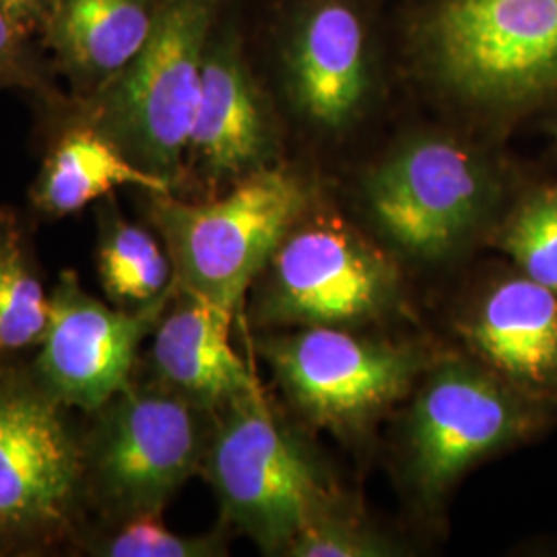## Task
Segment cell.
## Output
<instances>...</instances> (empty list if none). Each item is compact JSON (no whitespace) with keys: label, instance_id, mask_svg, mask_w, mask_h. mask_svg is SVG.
Masks as SVG:
<instances>
[{"label":"cell","instance_id":"cell-20","mask_svg":"<svg viewBox=\"0 0 557 557\" xmlns=\"http://www.w3.org/2000/svg\"><path fill=\"white\" fill-rule=\"evenodd\" d=\"M502 246L527 277L557 294V188L539 193L518 209Z\"/></svg>","mask_w":557,"mask_h":557},{"label":"cell","instance_id":"cell-25","mask_svg":"<svg viewBox=\"0 0 557 557\" xmlns=\"http://www.w3.org/2000/svg\"><path fill=\"white\" fill-rule=\"evenodd\" d=\"M0 554H2V552H0Z\"/></svg>","mask_w":557,"mask_h":557},{"label":"cell","instance_id":"cell-17","mask_svg":"<svg viewBox=\"0 0 557 557\" xmlns=\"http://www.w3.org/2000/svg\"><path fill=\"white\" fill-rule=\"evenodd\" d=\"M122 186L156 195H170L174 188L133 163L94 124L81 119L50 147L34 182L32 202L48 218H66Z\"/></svg>","mask_w":557,"mask_h":557},{"label":"cell","instance_id":"cell-10","mask_svg":"<svg viewBox=\"0 0 557 557\" xmlns=\"http://www.w3.org/2000/svg\"><path fill=\"white\" fill-rule=\"evenodd\" d=\"M267 356L289 397L324 423H354L379 413L407 391L418 370L409 351L335 326H310L275 341Z\"/></svg>","mask_w":557,"mask_h":557},{"label":"cell","instance_id":"cell-24","mask_svg":"<svg viewBox=\"0 0 557 557\" xmlns=\"http://www.w3.org/2000/svg\"><path fill=\"white\" fill-rule=\"evenodd\" d=\"M50 0H0V9L20 27L23 36H29L44 23Z\"/></svg>","mask_w":557,"mask_h":557},{"label":"cell","instance_id":"cell-4","mask_svg":"<svg viewBox=\"0 0 557 557\" xmlns=\"http://www.w3.org/2000/svg\"><path fill=\"white\" fill-rule=\"evenodd\" d=\"M223 517L262 549H287L329 515L314 460L269 411L262 391L213 411L202 469Z\"/></svg>","mask_w":557,"mask_h":557},{"label":"cell","instance_id":"cell-23","mask_svg":"<svg viewBox=\"0 0 557 557\" xmlns=\"http://www.w3.org/2000/svg\"><path fill=\"white\" fill-rule=\"evenodd\" d=\"M20 27L0 9V85L36 87L38 75Z\"/></svg>","mask_w":557,"mask_h":557},{"label":"cell","instance_id":"cell-2","mask_svg":"<svg viewBox=\"0 0 557 557\" xmlns=\"http://www.w3.org/2000/svg\"><path fill=\"white\" fill-rule=\"evenodd\" d=\"M149 195V220L160 232L180 289L236 314L246 289L271 262L306 209L296 176L260 168L220 199L186 202Z\"/></svg>","mask_w":557,"mask_h":557},{"label":"cell","instance_id":"cell-18","mask_svg":"<svg viewBox=\"0 0 557 557\" xmlns=\"http://www.w3.org/2000/svg\"><path fill=\"white\" fill-rule=\"evenodd\" d=\"M98 275L106 298L120 308H143L174 287V267L153 234L124 220L106 200L100 211Z\"/></svg>","mask_w":557,"mask_h":557},{"label":"cell","instance_id":"cell-3","mask_svg":"<svg viewBox=\"0 0 557 557\" xmlns=\"http://www.w3.org/2000/svg\"><path fill=\"white\" fill-rule=\"evenodd\" d=\"M209 416L156 382H131L91 413L81 436L85 499L108 522L161 515L202 469L213 423Z\"/></svg>","mask_w":557,"mask_h":557},{"label":"cell","instance_id":"cell-14","mask_svg":"<svg viewBox=\"0 0 557 557\" xmlns=\"http://www.w3.org/2000/svg\"><path fill=\"white\" fill-rule=\"evenodd\" d=\"M287 73L301 112L322 126L356 116L370 85L368 34L347 0H319L298 23L287 48Z\"/></svg>","mask_w":557,"mask_h":557},{"label":"cell","instance_id":"cell-6","mask_svg":"<svg viewBox=\"0 0 557 557\" xmlns=\"http://www.w3.org/2000/svg\"><path fill=\"white\" fill-rule=\"evenodd\" d=\"M66 409L32 370H0V552L62 537L85 502Z\"/></svg>","mask_w":557,"mask_h":557},{"label":"cell","instance_id":"cell-21","mask_svg":"<svg viewBox=\"0 0 557 557\" xmlns=\"http://www.w3.org/2000/svg\"><path fill=\"white\" fill-rule=\"evenodd\" d=\"M112 529L87 543V552L98 557H211L223 554L215 535L184 537L168 529L160 515H139L110 522Z\"/></svg>","mask_w":557,"mask_h":557},{"label":"cell","instance_id":"cell-11","mask_svg":"<svg viewBox=\"0 0 557 557\" xmlns=\"http://www.w3.org/2000/svg\"><path fill=\"white\" fill-rule=\"evenodd\" d=\"M529 416L496 380L448 363L419 393L409 442L411 467L428 496L444 492L479 460L527 430Z\"/></svg>","mask_w":557,"mask_h":557},{"label":"cell","instance_id":"cell-16","mask_svg":"<svg viewBox=\"0 0 557 557\" xmlns=\"http://www.w3.org/2000/svg\"><path fill=\"white\" fill-rule=\"evenodd\" d=\"M479 354L527 388L557 384V294L531 277L496 285L471 324Z\"/></svg>","mask_w":557,"mask_h":557},{"label":"cell","instance_id":"cell-8","mask_svg":"<svg viewBox=\"0 0 557 557\" xmlns=\"http://www.w3.org/2000/svg\"><path fill=\"white\" fill-rule=\"evenodd\" d=\"M490 200V180L465 147L419 139L384 161L368 182L380 230L419 259H438L473 232Z\"/></svg>","mask_w":557,"mask_h":557},{"label":"cell","instance_id":"cell-1","mask_svg":"<svg viewBox=\"0 0 557 557\" xmlns=\"http://www.w3.org/2000/svg\"><path fill=\"white\" fill-rule=\"evenodd\" d=\"M218 4L220 0H160L139 54L87 98L83 120L133 163L172 186L188 156Z\"/></svg>","mask_w":557,"mask_h":557},{"label":"cell","instance_id":"cell-9","mask_svg":"<svg viewBox=\"0 0 557 557\" xmlns=\"http://www.w3.org/2000/svg\"><path fill=\"white\" fill-rule=\"evenodd\" d=\"M386 260L333 223L289 234L271 259L264 319L337 326L368 319L393 294Z\"/></svg>","mask_w":557,"mask_h":557},{"label":"cell","instance_id":"cell-19","mask_svg":"<svg viewBox=\"0 0 557 557\" xmlns=\"http://www.w3.org/2000/svg\"><path fill=\"white\" fill-rule=\"evenodd\" d=\"M50 319V292L44 289L32 250L17 221L0 213V361L38 347Z\"/></svg>","mask_w":557,"mask_h":557},{"label":"cell","instance_id":"cell-12","mask_svg":"<svg viewBox=\"0 0 557 557\" xmlns=\"http://www.w3.org/2000/svg\"><path fill=\"white\" fill-rule=\"evenodd\" d=\"M234 317L176 285L153 329V382L211 413L260 393L259 380L230 341Z\"/></svg>","mask_w":557,"mask_h":557},{"label":"cell","instance_id":"cell-7","mask_svg":"<svg viewBox=\"0 0 557 557\" xmlns=\"http://www.w3.org/2000/svg\"><path fill=\"white\" fill-rule=\"evenodd\" d=\"M174 287L143 308L94 298L75 271H62L50 292V319L32 372L69 409L94 413L133 382L143 341L153 335Z\"/></svg>","mask_w":557,"mask_h":557},{"label":"cell","instance_id":"cell-22","mask_svg":"<svg viewBox=\"0 0 557 557\" xmlns=\"http://www.w3.org/2000/svg\"><path fill=\"white\" fill-rule=\"evenodd\" d=\"M285 554L296 557H379L388 556L391 552L384 541L354 522L326 515L304 529Z\"/></svg>","mask_w":557,"mask_h":557},{"label":"cell","instance_id":"cell-13","mask_svg":"<svg viewBox=\"0 0 557 557\" xmlns=\"http://www.w3.org/2000/svg\"><path fill=\"white\" fill-rule=\"evenodd\" d=\"M269 153L267 114L238 40H211L186 160L209 182H238L264 168Z\"/></svg>","mask_w":557,"mask_h":557},{"label":"cell","instance_id":"cell-15","mask_svg":"<svg viewBox=\"0 0 557 557\" xmlns=\"http://www.w3.org/2000/svg\"><path fill=\"white\" fill-rule=\"evenodd\" d=\"M160 0H50L44 27L66 75L87 98L133 62L151 36Z\"/></svg>","mask_w":557,"mask_h":557},{"label":"cell","instance_id":"cell-5","mask_svg":"<svg viewBox=\"0 0 557 557\" xmlns=\"http://www.w3.org/2000/svg\"><path fill=\"white\" fill-rule=\"evenodd\" d=\"M423 40L462 100L512 108L557 91V0H444Z\"/></svg>","mask_w":557,"mask_h":557}]
</instances>
